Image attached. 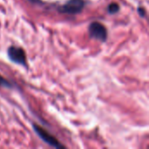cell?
Segmentation results:
<instances>
[{
    "label": "cell",
    "instance_id": "obj_1",
    "mask_svg": "<svg viewBox=\"0 0 149 149\" xmlns=\"http://www.w3.org/2000/svg\"><path fill=\"white\" fill-rule=\"evenodd\" d=\"M89 34L91 38L100 41H106L107 38V31L106 27L99 22H93L90 24Z\"/></svg>",
    "mask_w": 149,
    "mask_h": 149
},
{
    "label": "cell",
    "instance_id": "obj_2",
    "mask_svg": "<svg viewBox=\"0 0 149 149\" xmlns=\"http://www.w3.org/2000/svg\"><path fill=\"white\" fill-rule=\"evenodd\" d=\"M85 7L84 0H69L58 10L62 13L65 14H77L79 13Z\"/></svg>",
    "mask_w": 149,
    "mask_h": 149
},
{
    "label": "cell",
    "instance_id": "obj_3",
    "mask_svg": "<svg viewBox=\"0 0 149 149\" xmlns=\"http://www.w3.org/2000/svg\"><path fill=\"white\" fill-rule=\"evenodd\" d=\"M8 56L12 62L21 65H26V55L22 48L10 46L8 49Z\"/></svg>",
    "mask_w": 149,
    "mask_h": 149
},
{
    "label": "cell",
    "instance_id": "obj_4",
    "mask_svg": "<svg viewBox=\"0 0 149 149\" xmlns=\"http://www.w3.org/2000/svg\"><path fill=\"white\" fill-rule=\"evenodd\" d=\"M33 129L37 133V134L39 136V138L41 140H43L45 143H47L50 146H52L54 148H64V146L60 145L59 142L53 136H52L46 130L43 129L39 126L33 124Z\"/></svg>",
    "mask_w": 149,
    "mask_h": 149
},
{
    "label": "cell",
    "instance_id": "obj_5",
    "mask_svg": "<svg viewBox=\"0 0 149 149\" xmlns=\"http://www.w3.org/2000/svg\"><path fill=\"white\" fill-rule=\"evenodd\" d=\"M108 12L110 14H114L116 12H118L120 10V5L116 3H110L109 6H108V9H107Z\"/></svg>",
    "mask_w": 149,
    "mask_h": 149
},
{
    "label": "cell",
    "instance_id": "obj_6",
    "mask_svg": "<svg viewBox=\"0 0 149 149\" xmlns=\"http://www.w3.org/2000/svg\"><path fill=\"white\" fill-rule=\"evenodd\" d=\"M0 86L3 87H11V84L0 75Z\"/></svg>",
    "mask_w": 149,
    "mask_h": 149
},
{
    "label": "cell",
    "instance_id": "obj_7",
    "mask_svg": "<svg viewBox=\"0 0 149 149\" xmlns=\"http://www.w3.org/2000/svg\"><path fill=\"white\" fill-rule=\"evenodd\" d=\"M138 11H139V13H140L141 17H144V16H145V14H146L145 10H144L143 8H139V9H138Z\"/></svg>",
    "mask_w": 149,
    "mask_h": 149
},
{
    "label": "cell",
    "instance_id": "obj_8",
    "mask_svg": "<svg viewBox=\"0 0 149 149\" xmlns=\"http://www.w3.org/2000/svg\"><path fill=\"white\" fill-rule=\"evenodd\" d=\"M28 1H30V2H36L37 0H28Z\"/></svg>",
    "mask_w": 149,
    "mask_h": 149
}]
</instances>
